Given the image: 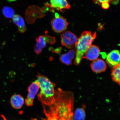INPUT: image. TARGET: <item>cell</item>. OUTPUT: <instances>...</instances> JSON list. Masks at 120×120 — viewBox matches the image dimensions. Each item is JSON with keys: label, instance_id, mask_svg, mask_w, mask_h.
I'll list each match as a JSON object with an SVG mask.
<instances>
[{"label": "cell", "instance_id": "obj_1", "mask_svg": "<svg viewBox=\"0 0 120 120\" xmlns=\"http://www.w3.org/2000/svg\"><path fill=\"white\" fill-rule=\"evenodd\" d=\"M55 101L48 109L43 106L45 115L51 120H72L73 115L74 94L60 88L55 90Z\"/></svg>", "mask_w": 120, "mask_h": 120}, {"label": "cell", "instance_id": "obj_2", "mask_svg": "<svg viewBox=\"0 0 120 120\" xmlns=\"http://www.w3.org/2000/svg\"><path fill=\"white\" fill-rule=\"evenodd\" d=\"M37 77L40 88V92L38 94V99L43 105L50 106L55 101V84L43 75H38Z\"/></svg>", "mask_w": 120, "mask_h": 120}, {"label": "cell", "instance_id": "obj_3", "mask_svg": "<svg viewBox=\"0 0 120 120\" xmlns=\"http://www.w3.org/2000/svg\"><path fill=\"white\" fill-rule=\"evenodd\" d=\"M96 37V33H92L90 31H84L78 38L75 46L76 57L74 64L78 65L83 58L85 52L90 46Z\"/></svg>", "mask_w": 120, "mask_h": 120}, {"label": "cell", "instance_id": "obj_4", "mask_svg": "<svg viewBox=\"0 0 120 120\" xmlns=\"http://www.w3.org/2000/svg\"><path fill=\"white\" fill-rule=\"evenodd\" d=\"M51 23L52 29L57 33L63 32L67 29L68 25L67 19L57 13H55V18Z\"/></svg>", "mask_w": 120, "mask_h": 120}, {"label": "cell", "instance_id": "obj_5", "mask_svg": "<svg viewBox=\"0 0 120 120\" xmlns=\"http://www.w3.org/2000/svg\"><path fill=\"white\" fill-rule=\"evenodd\" d=\"M61 42L63 46L69 49L75 47L78 38L76 35L70 31L63 32L61 35Z\"/></svg>", "mask_w": 120, "mask_h": 120}, {"label": "cell", "instance_id": "obj_6", "mask_svg": "<svg viewBox=\"0 0 120 120\" xmlns=\"http://www.w3.org/2000/svg\"><path fill=\"white\" fill-rule=\"evenodd\" d=\"M40 88L39 85L37 80L33 82L28 88V93L25 100V104L27 106H30L34 104L35 96Z\"/></svg>", "mask_w": 120, "mask_h": 120}, {"label": "cell", "instance_id": "obj_7", "mask_svg": "<svg viewBox=\"0 0 120 120\" xmlns=\"http://www.w3.org/2000/svg\"><path fill=\"white\" fill-rule=\"evenodd\" d=\"M106 62L109 66L114 67L120 63V51L117 50H112L108 54L106 57Z\"/></svg>", "mask_w": 120, "mask_h": 120}, {"label": "cell", "instance_id": "obj_8", "mask_svg": "<svg viewBox=\"0 0 120 120\" xmlns=\"http://www.w3.org/2000/svg\"><path fill=\"white\" fill-rule=\"evenodd\" d=\"M100 52V49L98 46L95 45H91L87 49L83 58H86L90 61H94L97 59Z\"/></svg>", "mask_w": 120, "mask_h": 120}, {"label": "cell", "instance_id": "obj_9", "mask_svg": "<svg viewBox=\"0 0 120 120\" xmlns=\"http://www.w3.org/2000/svg\"><path fill=\"white\" fill-rule=\"evenodd\" d=\"M50 3L51 8L61 12L65 9H69L71 8L67 0H50Z\"/></svg>", "mask_w": 120, "mask_h": 120}, {"label": "cell", "instance_id": "obj_10", "mask_svg": "<svg viewBox=\"0 0 120 120\" xmlns=\"http://www.w3.org/2000/svg\"><path fill=\"white\" fill-rule=\"evenodd\" d=\"M92 71L94 73H100L105 71L107 65L103 60L97 59L93 61L90 65Z\"/></svg>", "mask_w": 120, "mask_h": 120}, {"label": "cell", "instance_id": "obj_11", "mask_svg": "<svg viewBox=\"0 0 120 120\" xmlns=\"http://www.w3.org/2000/svg\"><path fill=\"white\" fill-rule=\"evenodd\" d=\"M12 21L13 23L17 26L19 32L23 33L26 31V28L25 21L21 16L15 15L12 18Z\"/></svg>", "mask_w": 120, "mask_h": 120}, {"label": "cell", "instance_id": "obj_12", "mask_svg": "<svg viewBox=\"0 0 120 120\" xmlns=\"http://www.w3.org/2000/svg\"><path fill=\"white\" fill-rule=\"evenodd\" d=\"M36 44L34 48V51L37 54L41 53L42 49L46 46L47 43L46 35H41L36 38Z\"/></svg>", "mask_w": 120, "mask_h": 120}, {"label": "cell", "instance_id": "obj_13", "mask_svg": "<svg viewBox=\"0 0 120 120\" xmlns=\"http://www.w3.org/2000/svg\"><path fill=\"white\" fill-rule=\"evenodd\" d=\"M10 103L14 109H20L24 103V99L21 95L19 94H15L13 95L10 99Z\"/></svg>", "mask_w": 120, "mask_h": 120}, {"label": "cell", "instance_id": "obj_14", "mask_svg": "<svg viewBox=\"0 0 120 120\" xmlns=\"http://www.w3.org/2000/svg\"><path fill=\"white\" fill-rule=\"evenodd\" d=\"M76 54V49H72L67 53L61 55L60 57V60L61 62L66 65H70Z\"/></svg>", "mask_w": 120, "mask_h": 120}, {"label": "cell", "instance_id": "obj_15", "mask_svg": "<svg viewBox=\"0 0 120 120\" xmlns=\"http://www.w3.org/2000/svg\"><path fill=\"white\" fill-rule=\"evenodd\" d=\"M111 75L113 81L120 86V63L113 67Z\"/></svg>", "mask_w": 120, "mask_h": 120}, {"label": "cell", "instance_id": "obj_16", "mask_svg": "<svg viewBox=\"0 0 120 120\" xmlns=\"http://www.w3.org/2000/svg\"><path fill=\"white\" fill-rule=\"evenodd\" d=\"M73 115V120H85L86 118V113L82 108L76 109Z\"/></svg>", "mask_w": 120, "mask_h": 120}, {"label": "cell", "instance_id": "obj_17", "mask_svg": "<svg viewBox=\"0 0 120 120\" xmlns=\"http://www.w3.org/2000/svg\"><path fill=\"white\" fill-rule=\"evenodd\" d=\"M2 13L5 17L8 19L12 18L15 15L14 9L9 6H5L3 8Z\"/></svg>", "mask_w": 120, "mask_h": 120}, {"label": "cell", "instance_id": "obj_18", "mask_svg": "<svg viewBox=\"0 0 120 120\" xmlns=\"http://www.w3.org/2000/svg\"><path fill=\"white\" fill-rule=\"evenodd\" d=\"M47 43L51 44H53L56 42V39L55 37L50 36L47 35H46Z\"/></svg>", "mask_w": 120, "mask_h": 120}, {"label": "cell", "instance_id": "obj_19", "mask_svg": "<svg viewBox=\"0 0 120 120\" xmlns=\"http://www.w3.org/2000/svg\"><path fill=\"white\" fill-rule=\"evenodd\" d=\"M113 0H93L94 3L99 5H101L102 3L104 2H111L113 1Z\"/></svg>", "mask_w": 120, "mask_h": 120}, {"label": "cell", "instance_id": "obj_20", "mask_svg": "<svg viewBox=\"0 0 120 120\" xmlns=\"http://www.w3.org/2000/svg\"><path fill=\"white\" fill-rule=\"evenodd\" d=\"M102 8L104 9H107L109 7V2H104L101 4Z\"/></svg>", "mask_w": 120, "mask_h": 120}, {"label": "cell", "instance_id": "obj_21", "mask_svg": "<svg viewBox=\"0 0 120 120\" xmlns=\"http://www.w3.org/2000/svg\"><path fill=\"white\" fill-rule=\"evenodd\" d=\"M1 117H2V118H3V120H7L6 119V118L4 116V115H1Z\"/></svg>", "mask_w": 120, "mask_h": 120}, {"label": "cell", "instance_id": "obj_22", "mask_svg": "<svg viewBox=\"0 0 120 120\" xmlns=\"http://www.w3.org/2000/svg\"><path fill=\"white\" fill-rule=\"evenodd\" d=\"M16 0H7V1L9 2H13V1H15Z\"/></svg>", "mask_w": 120, "mask_h": 120}]
</instances>
